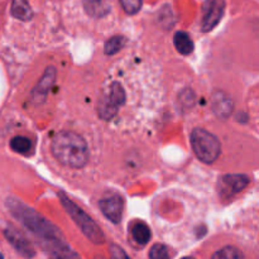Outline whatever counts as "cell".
Returning a JSON list of instances; mask_svg holds the SVG:
<instances>
[{"label": "cell", "mask_w": 259, "mask_h": 259, "mask_svg": "<svg viewBox=\"0 0 259 259\" xmlns=\"http://www.w3.org/2000/svg\"><path fill=\"white\" fill-rule=\"evenodd\" d=\"M7 207L10 214L23 227L27 228L32 234L37 237V239L40 240L43 247L50 250L51 254L55 257H71V255L77 257V254L71 253V248L66 244L63 240L65 238L58 228L43 218L39 212L23 204L17 197H8Z\"/></svg>", "instance_id": "cell-1"}, {"label": "cell", "mask_w": 259, "mask_h": 259, "mask_svg": "<svg viewBox=\"0 0 259 259\" xmlns=\"http://www.w3.org/2000/svg\"><path fill=\"white\" fill-rule=\"evenodd\" d=\"M52 154L60 163L71 168H82L89 161L85 139L73 132H60L51 144Z\"/></svg>", "instance_id": "cell-2"}, {"label": "cell", "mask_w": 259, "mask_h": 259, "mask_svg": "<svg viewBox=\"0 0 259 259\" xmlns=\"http://www.w3.org/2000/svg\"><path fill=\"white\" fill-rule=\"evenodd\" d=\"M58 197H60L67 214L72 218L73 222L82 230L86 238L90 239L93 243H95V244H103L105 242V237H104V233L101 232L98 224L81 207H78L65 192H58Z\"/></svg>", "instance_id": "cell-3"}, {"label": "cell", "mask_w": 259, "mask_h": 259, "mask_svg": "<svg viewBox=\"0 0 259 259\" xmlns=\"http://www.w3.org/2000/svg\"><path fill=\"white\" fill-rule=\"evenodd\" d=\"M191 146L197 158L204 163H212L222 153V144L219 139L210 132L201 128H195L191 133Z\"/></svg>", "instance_id": "cell-4"}, {"label": "cell", "mask_w": 259, "mask_h": 259, "mask_svg": "<svg viewBox=\"0 0 259 259\" xmlns=\"http://www.w3.org/2000/svg\"><path fill=\"white\" fill-rule=\"evenodd\" d=\"M125 91L119 82L111 83L109 93L99 100L98 114L104 120H111L118 114L119 108L125 103Z\"/></svg>", "instance_id": "cell-5"}, {"label": "cell", "mask_w": 259, "mask_h": 259, "mask_svg": "<svg viewBox=\"0 0 259 259\" xmlns=\"http://www.w3.org/2000/svg\"><path fill=\"white\" fill-rule=\"evenodd\" d=\"M225 10L224 0H206L202 5V20L201 30L210 32L222 20Z\"/></svg>", "instance_id": "cell-6"}, {"label": "cell", "mask_w": 259, "mask_h": 259, "mask_svg": "<svg viewBox=\"0 0 259 259\" xmlns=\"http://www.w3.org/2000/svg\"><path fill=\"white\" fill-rule=\"evenodd\" d=\"M249 179L245 175H227L219 181V192L223 197H232L245 189Z\"/></svg>", "instance_id": "cell-7"}, {"label": "cell", "mask_w": 259, "mask_h": 259, "mask_svg": "<svg viewBox=\"0 0 259 259\" xmlns=\"http://www.w3.org/2000/svg\"><path fill=\"white\" fill-rule=\"evenodd\" d=\"M4 235L7 238V240L9 242V244L19 253L20 255L25 258L34 257L35 252L33 249L32 244L27 240V238L19 232V230L15 229L14 227H7L4 229Z\"/></svg>", "instance_id": "cell-8"}, {"label": "cell", "mask_w": 259, "mask_h": 259, "mask_svg": "<svg viewBox=\"0 0 259 259\" xmlns=\"http://www.w3.org/2000/svg\"><path fill=\"white\" fill-rule=\"evenodd\" d=\"M103 214L110 220L114 224H119L121 220V215H123V206L124 202L121 196L113 194L109 196L104 197L100 202H99Z\"/></svg>", "instance_id": "cell-9"}, {"label": "cell", "mask_w": 259, "mask_h": 259, "mask_svg": "<svg viewBox=\"0 0 259 259\" xmlns=\"http://www.w3.org/2000/svg\"><path fill=\"white\" fill-rule=\"evenodd\" d=\"M56 75H57V71H56V68L53 66H50V67L46 68L45 73H43L40 80L38 81V83L32 91L33 103L42 104L47 99L48 93H50L51 88H52L56 81Z\"/></svg>", "instance_id": "cell-10"}, {"label": "cell", "mask_w": 259, "mask_h": 259, "mask_svg": "<svg viewBox=\"0 0 259 259\" xmlns=\"http://www.w3.org/2000/svg\"><path fill=\"white\" fill-rule=\"evenodd\" d=\"M234 103L224 91H217L211 96V110L220 119H228L232 114Z\"/></svg>", "instance_id": "cell-11"}, {"label": "cell", "mask_w": 259, "mask_h": 259, "mask_svg": "<svg viewBox=\"0 0 259 259\" xmlns=\"http://www.w3.org/2000/svg\"><path fill=\"white\" fill-rule=\"evenodd\" d=\"M83 8L90 17H105L110 12V5L108 0H83Z\"/></svg>", "instance_id": "cell-12"}, {"label": "cell", "mask_w": 259, "mask_h": 259, "mask_svg": "<svg viewBox=\"0 0 259 259\" xmlns=\"http://www.w3.org/2000/svg\"><path fill=\"white\" fill-rule=\"evenodd\" d=\"M10 12H12L13 17L23 20V22H28L33 17L32 8H30L28 0H13Z\"/></svg>", "instance_id": "cell-13"}, {"label": "cell", "mask_w": 259, "mask_h": 259, "mask_svg": "<svg viewBox=\"0 0 259 259\" xmlns=\"http://www.w3.org/2000/svg\"><path fill=\"white\" fill-rule=\"evenodd\" d=\"M174 43H175V47H176V50L184 56L190 55V53L194 51V42H192V39H191V37L189 35V33H186V32L179 30V32L175 33Z\"/></svg>", "instance_id": "cell-14"}, {"label": "cell", "mask_w": 259, "mask_h": 259, "mask_svg": "<svg viewBox=\"0 0 259 259\" xmlns=\"http://www.w3.org/2000/svg\"><path fill=\"white\" fill-rule=\"evenodd\" d=\"M131 232H132V237H133V239L141 245L147 244L152 237L151 229H149L148 225L143 222L134 223V224L132 225Z\"/></svg>", "instance_id": "cell-15"}, {"label": "cell", "mask_w": 259, "mask_h": 259, "mask_svg": "<svg viewBox=\"0 0 259 259\" xmlns=\"http://www.w3.org/2000/svg\"><path fill=\"white\" fill-rule=\"evenodd\" d=\"M10 148L14 152L20 154H28L32 149V142L27 137L18 136L10 141Z\"/></svg>", "instance_id": "cell-16"}, {"label": "cell", "mask_w": 259, "mask_h": 259, "mask_svg": "<svg viewBox=\"0 0 259 259\" xmlns=\"http://www.w3.org/2000/svg\"><path fill=\"white\" fill-rule=\"evenodd\" d=\"M126 43V38L123 35H114L111 37L108 42L105 43V47H104V52L105 55H115L116 52L121 50L124 47V45Z\"/></svg>", "instance_id": "cell-17"}, {"label": "cell", "mask_w": 259, "mask_h": 259, "mask_svg": "<svg viewBox=\"0 0 259 259\" xmlns=\"http://www.w3.org/2000/svg\"><path fill=\"white\" fill-rule=\"evenodd\" d=\"M212 258L215 259H239L244 258V254L240 252L239 249L234 247H225L223 249H220L219 252L215 253L212 255Z\"/></svg>", "instance_id": "cell-18"}, {"label": "cell", "mask_w": 259, "mask_h": 259, "mask_svg": "<svg viewBox=\"0 0 259 259\" xmlns=\"http://www.w3.org/2000/svg\"><path fill=\"white\" fill-rule=\"evenodd\" d=\"M180 103L184 106L185 109H191L194 108L195 103H196V94L194 90L186 88L180 93Z\"/></svg>", "instance_id": "cell-19"}, {"label": "cell", "mask_w": 259, "mask_h": 259, "mask_svg": "<svg viewBox=\"0 0 259 259\" xmlns=\"http://www.w3.org/2000/svg\"><path fill=\"white\" fill-rule=\"evenodd\" d=\"M126 14H137L141 10L143 0H119Z\"/></svg>", "instance_id": "cell-20"}, {"label": "cell", "mask_w": 259, "mask_h": 259, "mask_svg": "<svg viewBox=\"0 0 259 259\" xmlns=\"http://www.w3.org/2000/svg\"><path fill=\"white\" fill-rule=\"evenodd\" d=\"M149 258L152 259H167L169 258L168 249L163 244H154L149 250Z\"/></svg>", "instance_id": "cell-21"}, {"label": "cell", "mask_w": 259, "mask_h": 259, "mask_svg": "<svg viewBox=\"0 0 259 259\" xmlns=\"http://www.w3.org/2000/svg\"><path fill=\"white\" fill-rule=\"evenodd\" d=\"M109 252H110V255L113 258H116V259H121V258L126 259V258H128V254H126V253L124 252V250L116 244H111L110 248H109Z\"/></svg>", "instance_id": "cell-22"}, {"label": "cell", "mask_w": 259, "mask_h": 259, "mask_svg": "<svg viewBox=\"0 0 259 259\" xmlns=\"http://www.w3.org/2000/svg\"><path fill=\"white\" fill-rule=\"evenodd\" d=\"M3 257H4V255H3V254H2V253H0V258H3Z\"/></svg>", "instance_id": "cell-23"}]
</instances>
